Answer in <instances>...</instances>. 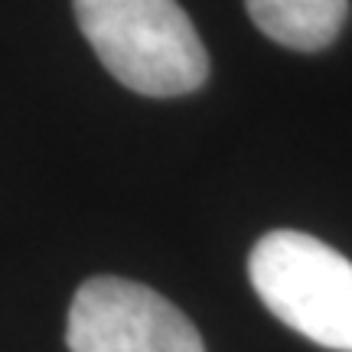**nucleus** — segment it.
<instances>
[{"instance_id":"obj_1","label":"nucleus","mask_w":352,"mask_h":352,"mask_svg":"<svg viewBox=\"0 0 352 352\" xmlns=\"http://www.w3.org/2000/svg\"><path fill=\"white\" fill-rule=\"evenodd\" d=\"M104 69L138 95L176 98L202 88L209 56L176 0H72Z\"/></svg>"},{"instance_id":"obj_2","label":"nucleus","mask_w":352,"mask_h":352,"mask_svg":"<svg viewBox=\"0 0 352 352\" xmlns=\"http://www.w3.org/2000/svg\"><path fill=\"white\" fill-rule=\"evenodd\" d=\"M248 277L261 303L323 349L352 352V261L307 232L277 228L252 248Z\"/></svg>"},{"instance_id":"obj_3","label":"nucleus","mask_w":352,"mask_h":352,"mask_svg":"<svg viewBox=\"0 0 352 352\" xmlns=\"http://www.w3.org/2000/svg\"><path fill=\"white\" fill-rule=\"evenodd\" d=\"M65 342L72 352H206L183 310L124 277H91L76 290Z\"/></svg>"},{"instance_id":"obj_4","label":"nucleus","mask_w":352,"mask_h":352,"mask_svg":"<svg viewBox=\"0 0 352 352\" xmlns=\"http://www.w3.org/2000/svg\"><path fill=\"white\" fill-rule=\"evenodd\" d=\"M252 23L287 50L316 52L340 36L349 0H245Z\"/></svg>"}]
</instances>
